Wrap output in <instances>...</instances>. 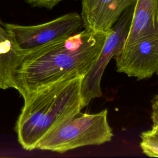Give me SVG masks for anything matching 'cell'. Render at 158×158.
Instances as JSON below:
<instances>
[{
  "mask_svg": "<svg viewBox=\"0 0 158 158\" xmlns=\"http://www.w3.org/2000/svg\"><path fill=\"white\" fill-rule=\"evenodd\" d=\"M107 32L85 29L22 52L14 70V89L23 97L60 80L84 77L96 60Z\"/></svg>",
  "mask_w": 158,
  "mask_h": 158,
  "instance_id": "6da1fadb",
  "label": "cell"
},
{
  "mask_svg": "<svg viewBox=\"0 0 158 158\" xmlns=\"http://www.w3.org/2000/svg\"><path fill=\"white\" fill-rule=\"evenodd\" d=\"M83 77L65 78L22 97L24 104L15 130L25 150L36 149L49 131L85 107L81 94Z\"/></svg>",
  "mask_w": 158,
  "mask_h": 158,
  "instance_id": "7a4b0ae2",
  "label": "cell"
},
{
  "mask_svg": "<svg viewBox=\"0 0 158 158\" xmlns=\"http://www.w3.org/2000/svg\"><path fill=\"white\" fill-rule=\"evenodd\" d=\"M107 113V109L94 114L78 112L49 131L39 141L36 149L64 153L110 141L113 133Z\"/></svg>",
  "mask_w": 158,
  "mask_h": 158,
  "instance_id": "3957f363",
  "label": "cell"
},
{
  "mask_svg": "<svg viewBox=\"0 0 158 158\" xmlns=\"http://www.w3.org/2000/svg\"><path fill=\"white\" fill-rule=\"evenodd\" d=\"M19 50L27 52L66 38L77 33L83 26L81 15L70 12L52 20L35 25L4 23Z\"/></svg>",
  "mask_w": 158,
  "mask_h": 158,
  "instance_id": "277c9868",
  "label": "cell"
},
{
  "mask_svg": "<svg viewBox=\"0 0 158 158\" xmlns=\"http://www.w3.org/2000/svg\"><path fill=\"white\" fill-rule=\"evenodd\" d=\"M135 4L127 9L107 32L101 51L89 71L82 78L81 94L84 107L102 96L101 81L104 72L112 58L122 49L128 34Z\"/></svg>",
  "mask_w": 158,
  "mask_h": 158,
  "instance_id": "5b68a950",
  "label": "cell"
},
{
  "mask_svg": "<svg viewBox=\"0 0 158 158\" xmlns=\"http://www.w3.org/2000/svg\"><path fill=\"white\" fill-rule=\"evenodd\" d=\"M117 71L138 80L158 75V35L122 48L114 57Z\"/></svg>",
  "mask_w": 158,
  "mask_h": 158,
  "instance_id": "8992f818",
  "label": "cell"
},
{
  "mask_svg": "<svg viewBox=\"0 0 158 158\" xmlns=\"http://www.w3.org/2000/svg\"><path fill=\"white\" fill-rule=\"evenodd\" d=\"M136 0H81V17L85 29L107 33L123 12Z\"/></svg>",
  "mask_w": 158,
  "mask_h": 158,
  "instance_id": "52a82bcc",
  "label": "cell"
},
{
  "mask_svg": "<svg viewBox=\"0 0 158 158\" xmlns=\"http://www.w3.org/2000/svg\"><path fill=\"white\" fill-rule=\"evenodd\" d=\"M158 35V0H136L123 48Z\"/></svg>",
  "mask_w": 158,
  "mask_h": 158,
  "instance_id": "ba28073f",
  "label": "cell"
},
{
  "mask_svg": "<svg viewBox=\"0 0 158 158\" xmlns=\"http://www.w3.org/2000/svg\"><path fill=\"white\" fill-rule=\"evenodd\" d=\"M22 54L8 31L0 26V89L14 88V70Z\"/></svg>",
  "mask_w": 158,
  "mask_h": 158,
  "instance_id": "9c48e42d",
  "label": "cell"
},
{
  "mask_svg": "<svg viewBox=\"0 0 158 158\" xmlns=\"http://www.w3.org/2000/svg\"><path fill=\"white\" fill-rule=\"evenodd\" d=\"M151 120V128L141 134L139 145L145 155L158 157V94L152 100Z\"/></svg>",
  "mask_w": 158,
  "mask_h": 158,
  "instance_id": "30bf717a",
  "label": "cell"
},
{
  "mask_svg": "<svg viewBox=\"0 0 158 158\" xmlns=\"http://www.w3.org/2000/svg\"><path fill=\"white\" fill-rule=\"evenodd\" d=\"M25 2L34 7L52 9L60 2L65 0H24Z\"/></svg>",
  "mask_w": 158,
  "mask_h": 158,
  "instance_id": "8fae6325",
  "label": "cell"
},
{
  "mask_svg": "<svg viewBox=\"0 0 158 158\" xmlns=\"http://www.w3.org/2000/svg\"><path fill=\"white\" fill-rule=\"evenodd\" d=\"M0 26H2V23L1 22V20H0Z\"/></svg>",
  "mask_w": 158,
  "mask_h": 158,
  "instance_id": "7c38bea8",
  "label": "cell"
}]
</instances>
